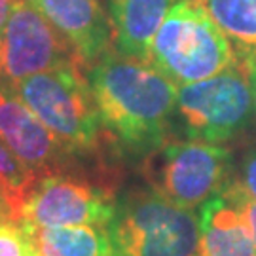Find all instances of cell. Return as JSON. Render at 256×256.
Returning a JSON list of instances; mask_svg holds the SVG:
<instances>
[{
    "label": "cell",
    "mask_w": 256,
    "mask_h": 256,
    "mask_svg": "<svg viewBox=\"0 0 256 256\" xmlns=\"http://www.w3.org/2000/svg\"><path fill=\"white\" fill-rule=\"evenodd\" d=\"M88 80L102 129L120 150L144 158L169 138L178 88L150 63L112 48Z\"/></svg>",
    "instance_id": "6da1fadb"
},
{
    "label": "cell",
    "mask_w": 256,
    "mask_h": 256,
    "mask_svg": "<svg viewBox=\"0 0 256 256\" xmlns=\"http://www.w3.org/2000/svg\"><path fill=\"white\" fill-rule=\"evenodd\" d=\"M148 63L188 86L238 64L239 57L202 0H176L152 40Z\"/></svg>",
    "instance_id": "7a4b0ae2"
},
{
    "label": "cell",
    "mask_w": 256,
    "mask_h": 256,
    "mask_svg": "<svg viewBox=\"0 0 256 256\" xmlns=\"http://www.w3.org/2000/svg\"><path fill=\"white\" fill-rule=\"evenodd\" d=\"M114 256H200V216L148 190H131L108 224Z\"/></svg>",
    "instance_id": "3957f363"
},
{
    "label": "cell",
    "mask_w": 256,
    "mask_h": 256,
    "mask_svg": "<svg viewBox=\"0 0 256 256\" xmlns=\"http://www.w3.org/2000/svg\"><path fill=\"white\" fill-rule=\"evenodd\" d=\"M72 156L101 144V116L80 64L28 76L10 86Z\"/></svg>",
    "instance_id": "277c9868"
},
{
    "label": "cell",
    "mask_w": 256,
    "mask_h": 256,
    "mask_svg": "<svg viewBox=\"0 0 256 256\" xmlns=\"http://www.w3.org/2000/svg\"><path fill=\"white\" fill-rule=\"evenodd\" d=\"M142 160L150 188L186 209L202 207L230 184L232 154L220 144L167 138Z\"/></svg>",
    "instance_id": "5b68a950"
},
{
    "label": "cell",
    "mask_w": 256,
    "mask_h": 256,
    "mask_svg": "<svg viewBox=\"0 0 256 256\" xmlns=\"http://www.w3.org/2000/svg\"><path fill=\"white\" fill-rule=\"evenodd\" d=\"M252 108L247 68L239 61L207 80L180 86L174 116L188 138L222 144L245 129Z\"/></svg>",
    "instance_id": "8992f818"
},
{
    "label": "cell",
    "mask_w": 256,
    "mask_h": 256,
    "mask_svg": "<svg viewBox=\"0 0 256 256\" xmlns=\"http://www.w3.org/2000/svg\"><path fill=\"white\" fill-rule=\"evenodd\" d=\"M70 64H80L70 44L28 0H16L0 30V84Z\"/></svg>",
    "instance_id": "52a82bcc"
},
{
    "label": "cell",
    "mask_w": 256,
    "mask_h": 256,
    "mask_svg": "<svg viewBox=\"0 0 256 256\" xmlns=\"http://www.w3.org/2000/svg\"><path fill=\"white\" fill-rule=\"evenodd\" d=\"M116 203L112 190L80 176L48 173L36 176L21 203V226H108Z\"/></svg>",
    "instance_id": "ba28073f"
},
{
    "label": "cell",
    "mask_w": 256,
    "mask_h": 256,
    "mask_svg": "<svg viewBox=\"0 0 256 256\" xmlns=\"http://www.w3.org/2000/svg\"><path fill=\"white\" fill-rule=\"evenodd\" d=\"M0 142L36 176L61 173L74 158L6 84H0Z\"/></svg>",
    "instance_id": "9c48e42d"
},
{
    "label": "cell",
    "mask_w": 256,
    "mask_h": 256,
    "mask_svg": "<svg viewBox=\"0 0 256 256\" xmlns=\"http://www.w3.org/2000/svg\"><path fill=\"white\" fill-rule=\"evenodd\" d=\"M70 44L82 66L92 68L112 50V28L101 0H28Z\"/></svg>",
    "instance_id": "30bf717a"
},
{
    "label": "cell",
    "mask_w": 256,
    "mask_h": 256,
    "mask_svg": "<svg viewBox=\"0 0 256 256\" xmlns=\"http://www.w3.org/2000/svg\"><path fill=\"white\" fill-rule=\"evenodd\" d=\"M200 256H256L245 214L224 190L202 205Z\"/></svg>",
    "instance_id": "8fae6325"
},
{
    "label": "cell",
    "mask_w": 256,
    "mask_h": 256,
    "mask_svg": "<svg viewBox=\"0 0 256 256\" xmlns=\"http://www.w3.org/2000/svg\"><path fill=\"white\" fill-rule=\"evenodd\" d=\"M174 2L176 0H106L116 50L148 63L152 40Z\"/></svg>",
    "instance_id": "7c38bea8"
},
{
    "label": "cell",
    "mask_w": 256,
    "mask_h": 256,
    "mask_svg": "<svg viewBox=\"0 0 256 256\" xmlns=\"http://www.w3.org/2000/svg\"><path fill=\"white\" fill-rule=\"evenodd\" d=\"M27 232L40 256H114L108 226H30Z\"/></svg>",
    "instance_id": "4fadbf2b"
},
{
    "label": "cell",
    "mask_w": 256,
    "mask_h": 256,
    "mask_svg": "<svg viewBox=\"0 0 256 256\" xmlns=\"http://www.w3.org/2000/svg\"><path fill=\"white\" fill-rule=\"evenodd\" d=\"M239 59L256 55V0H202Z\"/></svg>",
    "instance_id": "5bb4252c"
},
{
    "label": "cell",
    "mask_w": 256,
    "mask_h": 256,
    "mask_svg": "<svg viewBox=\"0 0 256 256\" xmlns=\"http://www.w3.org/2000/svg\"><path fill=\"white\" fill-rule=\"evenodd\" d=\"M34 178H36V174L30 169H27L0 142V188H4L8 194H12L19 203H23V198H25L28 186L32 184Z\"/></svg>",
    "instance_id": "9a60e30c"
},
{
    "label": "cell",
    "mask_w": 256,
    "mask_h": 256,
    "mask_svg": "<svg viewBox=\"0 0 256 256\" xmlns=\"http://www.w3.org/2000/svg\"><path fill=\"white\" fill-rule=\"evenodd\" d=\"M0 256H38L34 241L18 222L0 226Z\"/></svg>",
    "instance_id": "2e32d148"
},
{
    "label": "cell",
    "mask_w": 256,
    "mask_h": 256,
    "mask_svg": "<svg viewBox=\"0 0 256 256\" xmlns=\"http://www.w3.org/2000/svg\"><path fill=\"white\" fill-rule=\"evenodd\" d=\"M224 192L238 203V207L241 209V212L245 214V220H247L248 230H250V236H252L254 248H256V198H252L250 194H247V190H245L238 180H232V182L224 188Z\"/></svg>",
    "instance_id": "e0dca14e"
},
{
    "label": "cell",
    "mask_w": 256,
    "mask_h": 256,
    "mask_svg": "<svg viewBox=\"0 0 256 256\" xmlns=\"http://www.w3.org/2000/svg\"><path fill=\"white\" fill-rule=\"evenodd\" d=\"M19 210H21V203L4 188H0V226L12 224V222L19 224Z\"/></svg>",
    "instance_id": "ac0fdd59"
},
{
    "label": "cell",
    "mask_w": 256,
    "mask_h": 256,
    "mask_svg": "<svg viewBox=\"0 0 256 256\" xmlns=\"http://www.w3.org/2000/svg\"><path fill=\"white\" fill-rule=\"evenodd\" d=\"M247 194H250L252 198H256V148L250 150L247 154V158L243 160L241 165V178L238 180Z\"/></svg>",
    "instance_id": "d6986e66"
},
{
    "label": "cell",
    "mask_w": 256,
    "mask_h": 256,
    "mask_svg": "<svg viewBox=\"0 0 256 256\" xmlns=\"http://www.w3.org/2000/svg\"><path fill=\"white\" fill-rule=\"evenodd\" d=\"M247 68L248 82H250V92H252V101H254V110H256V55L247 57V59H239Z\"/></svg>",
    "instance_id": "ffe728a7"
},
{
    "label": "cell",
    "mask_w": 256,
    "mask_h": 256,
    "mask_svg": "<svg viewBox=\"0 0 256 256\" xmlns=\"http://www.w3.org/2000/svg\"><path fill=\"white\" fill-rule=\"evenodd\" d=\"M16 0H0V30L6 25V19L10 16V10H12V4Z\"/></svg>",
    "instance_id": "44dd1931"
},
{
    "label": "cell",
    "mask_w": 256,
    "mask_h": 256,
    "mask_svg": "<svg viewBox=\"0 0 256 256\" xmlns=\"http://www.w3.org/2000/svg\"><path fill=\"white\" fill-rule=\"evenodd\" d=\"M38 256H40V254H38Z\"/></svg>",
    "instance_id": "7402d4cb"
}]
</instances>
